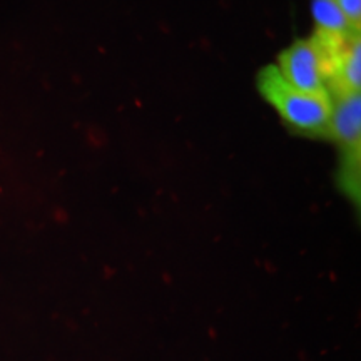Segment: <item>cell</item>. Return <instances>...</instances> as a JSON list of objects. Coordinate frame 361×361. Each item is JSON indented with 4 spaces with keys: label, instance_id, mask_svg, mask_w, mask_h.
<instances>
[{
    "label": "cell",
    "instance_id": "2",
    "mask_svg": "<svg viewBox=\"0 0 361 361\" xmlns=\"http://www.w3.org/2000/svg\"><path fill=\"white\" fill-rule=\"evenodd\" d=\"M341 40L323 35L318 40L296 42L279 61V74L291 87L306 94L326 92V78L341 54Z\"/></svg>",
    "mask_w": 361,
    "mask_h": 361
},
{
    "label": "cell",
    "instance_id": "5",
    "mask_svg": "<svg viewBox=\"0 0 361 361\" xmlns=\"http://www.w3.org/2000/svg\"><path fill=\"white\" fill-rule=\"evenodd\" d=\"M333 75L338 79L343 92H360L361 84V45L360 40H351L350 47L340 54L333 69Z\"/></svg>",
    "mask_w": 361,
    "mask_h": 361
},
{
    "label": "cell",
    "instance_id": "6",
    "mask_svg": "<svg viewBox=\"0 0 361 361\" xmlns=\"http://www.w3.org/2000/svg\"><path fill=\"white\" fill-rule=\"evenodd\" d=\"M351 24L358 25L361 17V0H335Z\"/></svg>",
    "mask_w": 361,
    "mask_h": 361
},
{
    "label": "cell",
    "instance_id": "3",
    "mask_svg": "<svg viewBox=\"0 0 361 361\" xmlns=\"http://www.w3.org/2000/svg\"><path fill=\"white\" fill-rule=\"evenodd\" d=\"M328 129L338 141L355 149L360 146L361 135V99L360 92H343L331 107Z\"/></svg>",
    "mask_w": 361,
    "mask_h": 361
},
{
    "label": "cell",
    "instance_id": "1",
    "mask_svg": "<svg viewBox=\"0 0 361 361\" xmlns=\"http://www.w3.org/2000/svg\"><path fill=\"white\" fill-rule=\"evenodd\" d=\"M259 87L264 97L293 128L306 133H322L328 129L333 107L328 92L306 94L296 90L281 78L278 67L263 71Z\"/></svg>",
    "mask_w": 361,
    "mask_h": 361
},
{
    "label": "cell",
    "instance_id": "4",
    "mask_svg": "<svg viewBox=\"0 0 361 361\" xmlns=\"http://www.w3.org/2000/svg\"><path fill=\"white\" fill-rule=\"evenodd\" d=\"M311 12H313V17L322 34L329 35V37H345L355 27L338 7L335 0H313Z\"/></svg>",
    "mask_w": 361,
    "mask_h": 361
}]
</instances>
